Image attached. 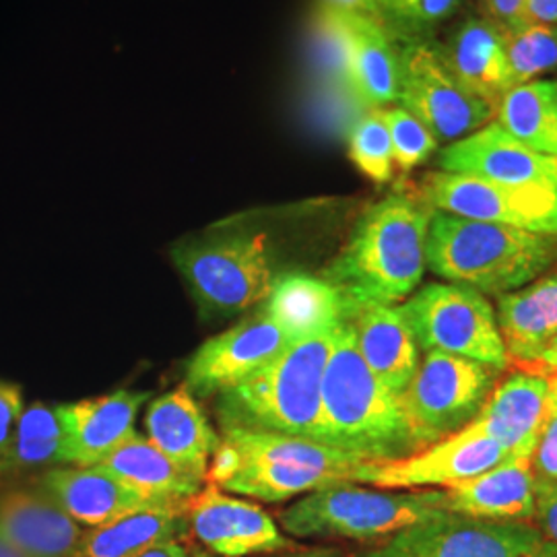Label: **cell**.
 Wrapping results in <instances>:
<instances>
[{
	"label": "cell",
	"instance_id": "24",
	"mask_svg": "<svg viewBox=\"0 0 557 557\" xmlns=\"http://www.w3.org/2000/svg\"><path fill=\"white\" fill-rule=\"evenodd\" d=\"M547 397V376L529 370H517L502 382H496L478 419L487 434L498 440L512 457L533 458Z\"/></svg>",
	"mask_w": 557,
	"mask_h": 557
},
{
	"label": "cell",
	"instance_id": "21",
	"mask_svg": "<svg viewBox=\"0 0 557 557\" xmlns=\"http://www.w3.org/2000/svg\"><path fill=\"white\" fill-rule=\"evenodd\" d=\"M354 326L359 354L374 376L403 395L419 368V347L416 337L398 306L361 304L347 310Z\"/></svg>",
	"mask_w": 557,
	"mask_h": 557
},
{
	"label": "cell",
	"instance_id": "10",
	"mask_svg": "<svg viewBox=\"0 0 557 557\" xmlns=\"http://www.w3.org/2000/svg\"><path fill=\"white\" fill-rule=\"evenodd\" d=\"M356 557H557V543L531 522L442 512Z\"/></svg>",
	"mask_w": 557,
	"mask_h": 557
},
{
	"label": "cell",
	"instance_id": "27",
	"mask_svg": "<svg viewBox=\"0 0 557 557\" xmlns=\"http://www.w3.org/2000/svg\"><path fill=\"white\" fill-rule=\"evenodd\" d=\"M442 54L455 77L496 110L502 98L515 87L502 29L492 20L465 21L446 48H442Z\"/></svg>",
	"mask_w": 557,
	"mask_h": 557
},
{
	"label": "cell",
	"instance_id": "39",
	"mask_svg": "<svg viewBox=\"0 0 557 557\" xmlns=\"http://www.w3.org/2000/svg\"><path fill=\"white\" fill-rule=\"evenodd\" d=\"M490 20L498 25L499 29L515 27L524 21V4L527 0H483Z\"/></svg>",
	"mask_w": 557,
	"mask_h": 557
},
{
	"label": "cell",
	"instance_id": "11",
	"mask_svg": "<svg viewBox=\"0 0 557 557\" xmlns=\"http://www.w3.org/2000/svg\"><path fill=\"white\" fill-rule=\"evenodd\" d=\"M398 101L436 139L453 143L473 135L498 114L455 77L442 48L421 38L405 41L398 50Z\"/></svg>",
	"mask_w": 557,
	"mask_h": 557
},
{
	"label": "cell",
	"instance_id": "14",
	"mask_svg": "<svg viewBox=\"0 0 557 557\" xmlns=\"http://www.w3.org/2000/svg\"><path fill=\"white\" fill-rule=\"evenodd\" d=\"M294 341L259 310L257 317L205 341L186 366L184 386L195 397H218L281 358Z\"/></svg>",
	"mask_w": 557,
	"mask_h": 557
},
{
	"label": "cell",
	"instance_id": "28",
	"mask_svg": "<svg viewBox=\"0 0 557 557\" xmlns=\"http://www.w3.org/2000/svg\"><path fill=\"white\" fill-rule=\"evenodd\" d=\"M96 467L112 473L131 487L160 498H193L207 483L205 479L180 467L172 458L165 457L151 440L139 434L120 444L112 455H108Z\"/></svg>",
	"mask_w": 557,
	"mask_h": 557
},
{
	"label": "cell",
	"instance_id": "8",
	"mask_svg": "<svg viewBox=\"0 0 557 557\" xmlns=\"http://www.w3.org/2000/svg\"><path fill=\"white\" fill-rule=\"evenodd\" d=\"M398 308L419 349L475 359L499 372L510 366L496 310L478 289L458 283H432Z\"/></svg>",
	"mask_w": 557,
	"mask_h": 557
},
{
	"label": "cell",
	"instance_id": "5",
	"mask_svg": "<svg viewBox=\"0 0 557 557\" xmlns=\"http://www.w3.org/2000/svg\"><path fill=\"white\" fill-rule=\"evenodd\" d=\"M425 259L432 273L502 296L541 277L557 260L556 236L434 211Z\"/></svg>",
	"mask_w": 557,
	"mask_h": 557
},
{
	"label": "cell",
	"instance_id": "32",
	"mask_svg": "<svg viewBox=\"0 0 557 557\" xmlns=\"http://www.w3.org/2000/svg\"><path fill=\"white\" fill-rule=\"evenodd\" d=\"M515 87L557 69V25L522 21L502 29Z\"/></svg>",
	"mask_w": 557,
	"mask_h": 557
},
{
	"label": "cell",
	"instance_id": "19",
	"mask_svg": "<svg viewBox=\"0 0 557 557\" xmlns=\"http://www.w3.org/2000/svg\"><path fill=\"white\" fill-rule=\"evenodd\" d=\"M85 535L41 487H15L0 494V537L23 557H71Z\"/></svg>",
	"mask_w": 557,
	"mask_h": 557
},
{
	"label": "cell",
	"instance_id": "15",
	"mask_svg": "<svg viewBox=\"0 0 557 557\" xmlns=\"http://www.w3.org/2000/svg\"><path fill=\"white\" fill-rule=\"evenodd\" d=\"M186 520L193 535L218 556H259L296 547L269 512L252 502L223 494L209 481L186 502Z\"/></svg>",
	"mask_w": 557,
	"mask_h": 557
},
{
	"label": "cell",
	"instance_id": "42",
	"mask_svg": "<svg viewBox=\"0 0 557 557\" xmlns=\"http://www.w3.org/2000/svg\"><path fill=\"white\" fill-rule=\"evenodd\" d=\"M520 370H529V372H537L547 379H557V338H554L539 356L533 363H529L527 368Z\"/></svg>",
	"mask_w": 557,
	"mask_h": 557
},
{
	"label": "cell",
	"instance_id": "13",
	"mask_svg": "<svg viewBox=\"0 0 557 557\" xmlns=\"http://www.w3.org/2000/svg\"><path fill=\"white\" fill-rule=\"evenodd\" d=\"M421 199L434 211L557 238V190L432 172L421 182Z\"/></svg>",
	"mask_w": 557,
	"mask_h": 557
},
{
	"label": "cell",
	"instance_id": "35",
	"mask_svg": "<svg viewBox=\"0 0 557 557\" xmlns=\"http://www.w3.org/2000/svg\"><path fill=\"white\" fill-rule=\"evenodd\" d=\"M465 0H384V21L423 32L453 17Z\"/></svg>",
	"mask_w": 557,
	"mask_h": 557
},
{
	"label": "cell",
	"instance_id": "17",
	"mask_svg": "<svg viewBox=\"0 0 557 557\" xmlns=\"http://www.w3.org/2000/svg\"><path fill=\"white\" fill-rule=\"evenodd\" d=\"M440 172L465 174L512 186L557 190V158L515 139L496 120L450 143L438 158Z\"/></svg>",
	"mask_w": 557,
	"mask_h": 557
},
{
	"label": "cell",
	"instance_id": "33",
	"mask_svg": "<svg viewBox=\"0 0 557 557\" xmlns=\"http://www.w3.org/2000/svg\"><path fill=\"white\" fill-rule=\"evenodd\" d=\"M349 156L368 178L379 184L393 180V143L382 108H372L351 124Z\"/></svg>",
	"mask_w": 557,
	"mask_h": 557
},
{
	"label": "cell",
	"instance_id": "38",
	"mask_svg": "<svg viewBox=\"0 0 557 557\" xmlns=\"http://www.w3.org/2000/svg\"><path fill=\"white\" fill-rule=\"evenodd\" d=\"M533 520L547 537L557 543V481L537 479Z\"/></svg>",
	"mask_w": 557,
	"mask_h": 557
},
{
	"label": "cell",
	"instance_id": "40",
	"mask_svg": "<svg viewBox=\"0 0 557 557\" xmlns=\"http://www.w3.org/2000/svg\"><path fill=\"white\" fill-rule=\"evenodd\" d=\"M324 4L343 13L384 21V0H324Z\"/></svg>",
	"mask_w": 557,
	"mask_h": 557
},
{
	"label": "cell",
	"instance_id": "44",
	"mask_svg": "<svg viewBox=\"0 0 557 557\" xmlns=\"http://www.w3.org/2000/svg\"><path fill=\"white\" fill-rule=\"evenodd\" d=\"M285 557H343L333 549H322V547H314V549H299V552H289V556Z\"/></svg>",
	"mask_w": 557,
	"mask_h": 557
},
{
	"label": "cell",
	"instance_id": "29",
	"mask_svg": "<svg viewBox=\"0 0 557 557\" xmlns=\"http://www.w3.org/2000/svg\"><path fill=\"white\" fill-rule=\"evenodd\" d=\"M184 510H147L85 531L71 557H135L147 547L184 537Z\"/></svg>",
	"mask_w": 557,
	"mask_h": 557
},
{
	"label": "cell",
	"instance_id": "30",
	"mask_svg": "<svg viewBox=\"0 0 557 557\" xmlns=\"http://www.w3.org/2000/svg\"><path fill=\"white\" fill-rule=\"evenodd\" d=\"M496 119L515 139L557 158V81L535 79L512 87L499 101Z\"/></svg>",
	"mask_w": 557,
	"mask_h": 557
},
{
	"label": "cell",
	"instance_id": "18",
	"mask_svg": "<svg viewBox=\"0 0 557 557\" xmlns=\"http://www.w3.org/2000/svg\"><path fill=\"white\" fill-rule=\"evenodd\" d=\"M151 393L116 391L100 398L57 405L66 434L69 467H96L133 438L140 405Z\"/></svg>",
	"mask_w": 557,
	"mask_h": 557
},
{
	"label": "cell",
	"instance_id": "20",
	"mask_svg": "<svg viewBox=\"0 0 557 557\" xmlns=\"http://www.w3.org/2000/svg\"><path fill=\"white\" fill-rule=\"evenodd\" d=\"M333 13L345 44L347 89L370 108H384L398 101V50L384 21L337 9Z\"/></svg>",
	"mask_w": 557,
	"mask_h": 557
},
{
	"label": "cell",
	"instance_id": "25",
	"mask_svg": "<svg viewBox=\"0 0 557 557\" xmlns=\"http://www.w3.org/2000/svg\"><path fill=\"white\" fill-rule=\"evenodd\" d=\"M260 312L298 343L335 331L347 319V301L324 277L285 271L275 278Z\"/></svg>",
	"mask_w": 557,
	"mask_h": 557
},
{
	"label": "cell",
	"instance_id": "7",
	"mask_svg": "<svg viewBox=\"0 0 557 557\" xmlns=\"http://www.w3.org/2000/svg\"><path fill=\"white\" fill-rule=\"evenodd\" d=\"M448 512L444 490H363L341 483L317 490L281 512V527L296 539L374 543Z\"/></svg>",
	"mask_w": 557,
	"mask_h": 557
},
{
	"label": "cell",
	"instance_id": "22",
	"mask_svg": "<svg viewBox=\"0 0 557 557\" xmlns=\"http://www.w3.org/2000/svg\"><path fill=\"white\" fill-rule=\"evenodd\" d=\"M537 475L533 458L508 457L478 478L444 490L448 512L485 520L531 522L535 517Z\"/></svg>",
	"mask_w": 557,
	"mask_h": 557
},
{
	"label": "cell",
	"instance_id": "31",
	"mask_svg": "<svg viewBox=\"0 0 557 557\" xmlns=\"http://www.w3.org/2000/svg\"><path fill=\"white\" fill-rule=\"evenodd\" d=\"M69 465L66 457V434L60 423L57 405L34 403L23 409L15 438L0 465V473L27 471L40 467Z\"/></svg>",
	"mask_w": 557,
	"mask_h": 557
},
{
	"label": "cell",
	"instance_id": "6",
	"mask_svg": "<svg viewBox=\"0 0 557 557\" xmlns=\"http://www.w3.org/2000/svg\"><path fill=\"white\" fill-rule=\"evenodd\" d=\"M338 329V326H337ZM337 329L294 343L281 358L215 397L221 430L312 440L319 428L322 380Z\"/></svg>",
	"mask_w": 557,
	"mask_h": 557
},
{
	"label": "cell",
	"instance_id": "9",
	"mask_svg": "<svg viewBox=\"0 0 557 557\" xmlns=\"http://www.w3.org/2000/svg\"><path fill=\"white\" fill-rule=\"evenodd\" d=\"M499 370L475 359L428 351L400 403L419 450L455 434L478 418Z\"/></svg>",
	"mask_w": 557,
	"mask_h": 557
},
{
	"label": "cell",
	"instance_id": "16",
	"mask_svg": "<svg viewBox=\"0 0 557 557\" xmlns=\"http://www.w3.org/2000/svg\"><path fill=\"white\" fill-rule=\"evenodd\" d=\"M40 487L69 517L89 529L147 510H184L188 502L145 494L100 467L50 469Z\"/></svg>",
	"mask_w": 557,
	"mask_h": 557
},
{
	"label": "cell",
	"instance_id": "23",
	"mask_svg": "<svg viewBox=\"0 0 557 557\" xmlns=\"http://www.w3.org/2000/svg\"><path fill=\"white\" fill-rule=\"evenodd\" d=\"M145 428L147 438L165 457L207 481L209 462L220 448L221 438L209 419L205 418L197 397L184 384L153 398L145 418Z\"/></svg>",
	"mask_w": 557,
	"mask_h": 557
},
{
	"label": "cell",
	"instance_id": "12",
	"mask_svg": "<svg viewBox=\"0 0 557 557\" xmlns=\"http://www.w3.org/2000/svg\"><path fill=\"white\" fill-rule=\"evenodd\" d=\"M508 457L512 455L475 418L462 430L409 457L359 465L351 483H370L380 490H446L478 478Z\"/></svg>",
	"mask_w": 557,
	"mask_h": 557
},
{
	"label": "cell",
	"instance_id": "34",
	"mask_svg": "<svg viewBox=\"0 0 557 557\" xmlns=\"http://www.w3.org/2000/svg\"><path fill=\"white\" fill-rule=\"evenodd\" d=\"M382 112L391 133L395 165L400 172H411L432 158V153L438 149V139L416 114L403 106L382 108Z\"/></svg>",
	"mask_w": 557,
	"mask_h": 557
},
{
	"label": "cell",
	"instance_id": "43",
	"mask_svg": "<svg viewBox=\"0 0 557 557\" xmlns=\"http://www.w3.org/2000/svg\"><path fill=\"white\" fill-rule=\"evenodd\" d=\"M135 557H193V554L180 539H170V541L147 547L145 552H140Z\"/></svg>",
	"mask_w": 557,
	"mask_h": 557
},
{
	"label": "cell",
	"instance_id": "4",
	"mask_svg": "<svg viewBox=\"0 0 557 557\" xmlns=\"http://www.w3.org/2000/svg\"><path fill=\"white\" fill-rule=\"evenodd\" d=\"M363 462L368 460L312 440L232 428L223 430L207 481L239 496L283 502L351 483Z\"/></svg>",
	"mask_w": 557,
	"mask_h": 557
},
{
	"label": "cell",
	"instance_id": "2",
	"mask_svg": "<svg viewBox=\"0 0 557 557\" xmlns=\"http://www.w3.org/2000/svg\"><path fill=\"white\" fill-rule=\"evenodd\" d=\"M314 442L368 462L409 457L419 450L400 397L361 358L349 320L338 324L326 363Z\"/></svg>",
	"mask_w": 557,
	"mask_h": 557
},
{
	"label": "cell",
	"instance_id": "36",
	"mask_svg": "<svg viewBox=\"0 0 557 557\" xmlns=\"http://www.w3.org/2000/svg\"><path fill=\"white\" fill-rule=\"evenodd\" d=\"M533 471L537 479L557 481V379H549V397L539 430Z\"/></svg>",
	"mask_w": 557,
	"mask_h": 557
},
{
	"label": "cell",
	"instance_id": "26",
	"mask_svg": "<svg viewBox=\"0 0 557 557\" xmlns=\"http://www.w3.org/2000/svg\"><path fill=\"white\" fill-rule=\"evenodd\" d=\"M496 319L510 363H533L557 338V271L498 296Z\"/></svg>",
	"mask_w": 557,
	"mask_h": 557
},
{
	"label": "cell",
	"instance_id": "1",
	"mask_svg": "<svg viewBox=\"0 0 557 557\" xmlns=\"http://www.w3.org/2000/svg\"><path fill=\"white\" fill-rule=\"evenodd\" d=\"M434 209L423 199L393 193L368 207L324 278L347 301L395 306L418 289Z\"/></svg>",
	"mask_w": 557,
	"mask_h": 557
},
{
	"label": "cell",
	"instance_id": "37",
	"mask_svg": "<svg viewBox=\"0 0 557 557\" xmlns=\"http://www.w3.org/2000/svg\"><path fill=\"white\" fill-rule=\"evenodd\" d=\"M21 413H23V393L20 386L13 382L0 380V465L13 444Z\"/></svg>",
	"mask_w": 557,
	"mask_h": 557
},
{
	"label": "cell",
	"instance_id": "41",
	"mask_svg": "<svg viewBox=\"0 0 557 557\" xmlns=\"http://www.w3.org/2000/svg\"><path fill=\"white\" fill-rule=\"evenodd\" d=\"M524 21L557 25V0H527Z\"/></svg>",
	"mask_w": 557,
	"mask_h": 557
},
{
	"label": "cell",
	"instance_id": "3",
	"mask_svg": "<svg viewBox=\"0 0 557 557\" xmlns=\"http://www.w3.org/2000/svg\"><path fill=\"white\" fill-rule=\"evenodd\" d=\"M172 260L200 310L236 317L269 298L278 271L275 232L260 213L221 221L174 246Z\"/></svg>",
	"mask_w": 557,
	"mask_h": 557
},
{
	"label": "cell",
	"instance_id": "45",
	"mask_svg": "<svg viewBox=\"0 0 557 557\" xmlns=\"http://www.w3.org/2000/svg\"><path fill=\"white\" fill-rule=\"evenodd\" d=\"M0 557H23L20 552L4 539L0 537Z\"/></svg>",
	"mask_w": 557,
	"mask_h": 557
}]
</instances>
